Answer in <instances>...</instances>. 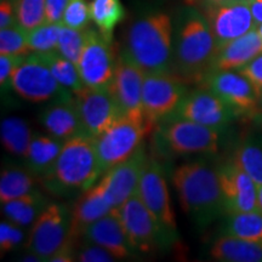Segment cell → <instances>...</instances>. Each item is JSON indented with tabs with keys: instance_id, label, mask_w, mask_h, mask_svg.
Wrapping results in <instances>:
<instances>
[{
	"instance_id": "4",
	"label": "cell",
	"mask_w": 262,
	"mask_h": 262,
	"mask_svg": "<svg viewBox=\"0 0 262 262\" xmlns=\"http://www.w3.org/2000/svg\"><path fill=\"white\" fill-rule=\"evenodd\" d=\"M102 173L96 140L81 134L66 141L50 172L42 180L49 191L67 194L91 188Z\"/></svg>"
},
{
	"instance_id": "18",
	"label": "cell",
	"mask_w": 262,
	"mask_h": 262,
	"mask_svg": "<svg viewBox=\"0 0 262 262\" xmlns=\"http://www.w3.org/2000/svg\"><path fill=\"white\" fill-rule=\"evenodd\" d=\"M147 159L148 155L145 145H142L129 159L124 160L103 173L100 181L106 189L113 209L119 208L127 199L136 194Z\"/></svg>"
},
{
	"instance_id": "25",
	"label": "cell",
	"mask_w": 262,
	"mask_h": 262,
	"mask_svg": "<svg viewBox=\"0 0 262 262\" xmlns=\"http://www.w3.org/2000/svg\"><path fill=\"white\" fill-rule=\"evenodd\" d=\"M210 256L224 262H262V242L222 234L212 243Z\"/></svg>"
},
{
	"instance_id": "3",
	"label": "cell",
	"mask_w": 262,
	"mask_h": 262,
	"mask_svg": "<svg viewBox=\"0 0 262 262\" xmlns=\"http://www.w3.org/2000/svg\"><path fill=\"white\" fill-rule=\"evenodd\" d=\"M182 210L204 228L226 214L217 169L205 162L185 163L172 173Z\"/></svg>"
},
{
	"instance_id": "14",
	"label": "cell",
	"mask_w": 262,
	"mask_h": 262,
	"mask_svg": "<svg viewBox=\"0 0 262 262\" xmlns=\"http://www.w3.org/2000/svg\"><path fill=\"white\" fill-rule=\"evenodd\" d=\"M203 14L214 35L217 49L256 27L249 0H233L202 6Z\"/></svg>"
},
{
	"instance_id": "24",
	"label": "cell",
	"mask_w": 262,
	"mask_h": 262,
	"mask_svg": "<svg viewBox=\"0 0 262 262\" xmlns=\"http://www.w3.org/2000/svg\"><path fill=\"white\" fill-rule=\"evenodd\" d=\"M64 142L52 135H33L24 157L26 169L34 176L44 178L57 160Z\"/></svg>"
},
{
	"instance_id": "23",
	"label": "cell",
	"mask_w": 262,
	"mask_h": 262,
	"mask_svg": "<svg viewBox=\"0 0 262 262\" xmlns=\"http://www.w3.org/2000/svg\"><path fill=\"white\" fill-rule=\"evenodd\" d=\"M260 54H262V37L255 27L219 49L214 61V71H239Z\"/></svg>"
},
{
	"instance_id": "29",
	"label": "cell",
	"mask_w": 262,
	"mask_h": 262,
	"mask_svg": "<svg viewBox=\"0 0 262 262\" xmlns=\"http://www.w3.org/2000/svg\"><path fill=\"white\" fill-rule=\"evenodd\" d=\"M0 136H2L3 146L9 153L17 157H25L32 141L33 134L31 127L24 119L10 117L2 122Z\"/></svg>"
},
{
	"instance_id": "12",
	"label": "cell",
	"mask_w": 262,
	"mask_h": 262,
	"mask_svg": "<svg viewBox=\"0 0 262 262\" xmlns=\"http://www.w3.org/2000/svg\"><path fill=\"white\" fill-rule=\"evenodd\" d=\"M83 133L96 140L123 116L107 88L84 86L73 94Z\"/></svg>"
},
{
	"instance_id": "5",
	"label": "cell",
	"mask_w": 262,
	"mask_h": 262,
	"mask_svg": "<svg viewBox=\"0 0 262 262\" xmlns=\"http://www.w3.org/2000/svg\"><path fill=\"white\" fill-rule=\"evenodd\" d=\"M156 125L145 112L123 114L110 129L96 139L98 158L103 173L129 159Z\"/></svg>"
},
{
	"instance_id": "49",
	"label": "cell",
	"mask_w": 262,
	"mask_h": 262,
	"mask_svg": "<svg viewBox=\"0 0 262 262\" xmlns=\"http://www.w3.org/2000/svg\"><path fill=\"white\" fill-rule=\"evenodd\" d=\"M260 107H262V96L260 97Z\"/></svg>"
},
{
	"instance_id": "35",
	"label": "cell",
	"mask_w": 262,
	"mask_h": 262,
	"mask_svg": "<svg viewBox=\"0 0 262 262\" xmlns=\"http://www.w3.org/2000/svg\"><path fill=\"white\" fill-rule=\"evenodd\" d=\"M85 41H86V28L73 29L62 25L57 51L62 56L77 64L85 47Z\"/></svg>"
},
{
	"instance_id": "40",
	"label": "cell",
	"mask_w": 262,
	"mask_h": 262,
	"mask_svg": "<svg viewBox=\"0 0 262 262\" xmlns=\"http://www.w3.org/2000/svg\"><path fill=\"white\" fill-rule=\"evenodd\" d=\"M239 72L250 81L255 93L260 98L262 96V54L257 55L254 60H251L242 70H239Z\"/></svg>"
},
{
	"instance_id": "27",
	"label": "cell",
	"mask_w": 262,
	"mask_h": 262,
	"mask_svg": "<svg viewBox=\"0 0 262 262\" xmlns=\"http://www.w3.org/2000/svg\"><path fill=\"white\" fill-rule=\"evenodd\" d=\"M222 234L245 239L251 242H262V212L260 210L228 214L222 226Z\"/></svg>"
},
{
	"instance_id": "2",
	"label": "cell",
	"mask_w": 262,
	"mask_h": 262,
	"mask_svg": "<svg viewBox=\"0 0 262 262\" xmlns=\"http://www.w3.org/2000/svg\"><path fill=\"white\" fill-rule=\"evenodd\" d=\"M173 24L164 11L140 16L127 29L122 54L145 73L172 72Z\"/></svg>"
},
{
	"instance_id": "46",
	"label": "cell",
	"mask_w": 262,
	"mask_h": 262,
	"mask_svg": "<svg viewBox=\"0 0 262 262\" xmlns=\"http://www.w3.org/2000/svg\"><path fill=\"white\" fill-rule=\"evenodd\" d=\"M191 2L198 3L202 6L204 5H215V4H222V3H228L233 2V0H191Z\"/></svg>"
},
{
	"instance_id": "13",
	"label": "cell",
	"mask_w": 262,
	"mask_h": 262,
	"mask_svg": "<svg viewBox=\"0 0 262 262\" xmlns=\"http://www.w3.org/2000/svg\"><path fill=\"white\" fill-rule=\"evenodd\" d=\"M217 95L237 117H255L260 98L253 85L241 72L212 71L201 84Z\"/></svg>"
},
{
	"instance_id": "39",
	"label": "cell",
	"mask_w": 262,
	"mask_h": 262,
	"mask_svg": "<svg viewBox=\"0 0 262 262\" xmlns=\"http://www.w3.org/2000/svg\"><path fill=\"white\" fill-rule=\"evenodd\" d=\"M77 260L83 262H111L116 260L110 251L96 243L85 239V244L77 253Z\"/></svg>"
},
{
	"instance_id": "36",
	"label": "cell",
	"mask_w": 262,
	"mask_h": 262,
	"mask_svg": "<svg viewBox=\"0 0 262 262\" xmlns=\"http://www.w3.org/2000/svg\"><path fill=\"white\" fill-rule=\"evenodd\" d=\"M28 32L18 24L0 29V54L27 56L31 52L27 40Z\"/></svg>"
},
{
	"instance_id": "32",
	"label": "cell",
	"mask_w": 262,
	"mask_h": 262,
	"mask_svg": "<svg viewBox=\"0 0 262 262\" xmlns=\"http://www.w3.org/2000/svg\"><path fill=\"white\" fill-rule=\"evenodd\" d=\"M232 160L253 179L257 186L262 185V141L248 139L235 148Z\"/></svg>"
},
{
	"instance_id": "33",
	"label": "cell",
	"mask_w": 262,
	"mask_h": 262,
	"mask_svg": "<svg viewBox=\"0 0 262 262\" xmlns=\"http://www.w3.org/2000/svg\"><path fill=\"white\" fill-rule=\"evenodd\" d=\"M17 24L29 32L47 22V0H15Z\"/></svg>"
},
{
	"instance_id": "20",
	"label": "cell",
	"mask_w": 262,
	"mask_h": 262,
	"mask_svg": "<svg viewBox=\"0 0 262 262\" xmlns=\"http://www.w3.org/2000/svg\"><path fill=\"white\" fill-rule=\"evenodd\" d=\"M84 237L110 251L116 260L130 257L136 253L117 209H113L110 214L90 225L85 231Z\"/></svg>"
},
{
	"instance_id": "44",
	"label": "cell",
	"mask_w": 262,
	"mask_h": 262,
	"mask_svg": "<svg viewBox=\"0 0 262 262\" xmlns=\"http://www.w3.org/2000/svg\"><path fill=\"white\" fill-rule=\"evenodd\" d=\"M73 238L68 239L58 250L52 255L51 258L49 261L52 262H72L77 260V254L74 253V244H73Z\"/></svg>"
},
{
	"instance_id": "6",
	"label": "cell",
	"mask_w": 262,
	"mask_h": 262,
	"mask_svg": "<svg viewBox=\"0 0 262 262\" xmlns=\"http://www.w3.org/2000/svg\"><path fill=\"white\" fill-rule=\"evenodd\" d=\"M156 140L163 152L171 156L215 155L220 147L219 130L181 118H166Z\"/></svg>"
},
{
	"instance_id": "47",
	"label": "cell",
	"mask_w": 262,
	"mask_h": 262,
	"mask_svg": "<svg viewBox=\"0 0 262 262\" xmlns=\"http://www.w3.org/2000/svg\"><path fill=\"white\" fill-rule=\"evenodd\" d=\"M257 208L262 212V185L257 186Z\"/></svg>"
},
{
	"instance_id": "16",
	"label": "cell",
	"mask_w": 262,
	"mask_h": 262,
	"mask_svg": "<svg viewBox=\"0 0 262 262\" xmlns=\"http://www.w3.org/2000/svg\"><path fill=\"white\" fill-rule=\"evenodd\" d=\"M117 211L136 251L150 253L163 241H168L155 217L137 194L117 208Z\"/></svg>"
},
{
	"instance_id": "37",
	"label": "cell",
	"mask_w": 262,
	"mask_h": 262,
	"mask_svg": "<svg viewBox=\"0 0 262 262\" xmlns=\"http://www.w3.org/2000/svg\"><path fill=\"white\" fill-rule=\"evenodd\" d=\"M90 19V5L86 0H70L62 17V25L73 29H85Z\"/></svg>"
},
{
	"instance_id": "7",
	"label": "cell",
	"mask_w": 262,
	"mask_h": 262,
	"mask_svg": "<svg viewBox=\"0 0 262 262\" xmlns=\"http://www.w3.org/2000/svg\"><path fill=\"white\" fill-rule=\"evenodd\" d=\"M72 210L61 203L50 202L33 222L26 248L42 261H49L70 239Z\"/></svg>"
},
{
	"instance_id": "28",
	"label": "cell",
	"mask_w": 262,
	"mask_h": 262,
	"mask_svg": "<svg viewBox=\"0 0 262 262\" xmlns=\"http://www.w3.org/2000/svg\"><path fill=\"white\" fill-rule=\"evenodd\" d=\"M40 54V52H39ZM41 57L47 62L50 68L52 75L56 78L58 84L68 93H77L78 90L83 89L85 86L83 80H81L79 70L77 64L66 58L64 56L56 51L42 52Z\"/></svg>"
},
{
	"instance_id": "15",
	"label": "cell",
	"mask_w": 262,
	"mask_h": 262,
	"mask_svg": "<svg viewBox=\"0 0 262 262\" xmlns=\"http://www.w3.org/2000/svg\"><path fill=\"white\" fill-rule=\"evenodd\" d=\"M168 118H181L221 131L237 116L217 95L203 88L186 94Z\"/></svg>"
},
{
	"instance_id": "21",
	"label": "cell",
	"mask_w": 262,
	"mask_h": 262,
	"mask_svg": "<svg viewBox=\"0 0 262 262\" xmlns=\"http://www.w3.org/2000/svg\"><path fill=\"white\" fill-rule=\"evenodd\" d=\"M113 210L102 182L98 181L86 189L75 202L72 209V225L70 238L75 239L84 235L86 228Z\"/></svg>"
},
{
	"instance_id": "8",
	"label": "cell",
	"mask_w": 262,
	"mask_h": 262,
	"mask_svg": "<svg viewBox=\"0 0 262 262\" xmlns=\"http://www.w3.org/2000/svg\"><path fill=\"white\" fill-rule=\"evenodd\" d=\"M136 194L155 217L169 242L178 233V226L164 170L153 157L148 156Z\"/></svg>"
},
{
	"instance_id": "38",
	"label": "cell",
	"mask_w": 262,
	"mask_h": 262,
	"mask_svg": "<svg viewBox=\"0 0 262 262\" xmlns=\"http://www.w3.org/2000/svg\"><path fill=\"white\" fill-rule=\"evenodd\" d=\"M25 233L21 226L12 224L11 221L5 220L0 224V248L2 253L14 250L16 247L24 242Z\"/></svg>"
},
{
	"instance_id": "11",
	"label": "cell",
	"mask_w": 262,
	"mask_h": 262,
	"mask_svg": "<svg viewBox=\"0 0 262 262\" xmlns=\"http://www.w3.org/2000/svg\"><path fill=\"white\" fill-rule=\"evenodd\" d=\"M186 94V83L172 72L146 73L142 110L149 122L158 125L160 120L172 114Z\"/></svg>"
},
{
	"instance_id": "45",
	"label": "cell",
	"mask_w": 262,
	"mask_h": 262,
	"mask_svg": "<svg viewBox=\"0 0 262 262\" xmlns=\"http://www.w3.org/2000/svg\"><path fill=\"white\" fill-rule=\"evenodd\" d=\"M251 14H253L256 27L262 24V0H249Z\"/></svg>"
},
{
	"instance_id": "9",
	"label": "cell",
	"mask_w": 262,
	"mask_h": 262,
	"mask_svg": "<svg viewBox=\"0 0 262 262\" xmlns=\"http://www.w3.org/2000/svg\"><path fill=\"white\" fill-rule=\"evenodd\" d=\"M112 39L104 37L97 28H86V41L77 67L85 86L108 88L117 67Z\"/></svg>"
},
{
	"instance_id": "1",
	"label": "cell",
	"mask_w": 262,
	"mask_h": 262,
	"mask_svg": "<svg viewBox=\"0 0 262 262\" xmlns=\"http://www.w3.org/2000/svg\"><path fill=\"white\" fill-rule=\"evenodd\" d=\"M217 50L204 14L191 5L180 9L173 22L172 73L186 84H202L214 71Z\"/></svg>"
},
{
	"instance_id": "43",
	"label": "cell",
	"mask_w": 262,
	"mask_h": 262,
	"mask_svg": "<svg viewBox=\"0 0 262 262\" xmlns=\"http://www.w3.org/2000/svg\"><path fill=\"white\" fill-rule=\"evenodd\" d=\"M70 0H47V22L62 24L64 10Z\"/></svg>"
},
{
	"instance_id": "22",
	"label": "cell",
	"mask_w": 262,
	"mask_h": 262,
	"mask_svg": "<svg viewBox=\"0 0 262 262\" xmlns=\"http://www.w3.org/2000/svg\"><path fill=\"white\" fill-rule=\"evenodd\" d=\"M40 122L50 135L64 141L84 134L73 95L70 96L67 93L60 101L45 108Z\"/></svg>"
},
{
	"instance_id": "17",
	"label": "cell",
	"mask_w": 262,
	"mask_h": 262,
	"mask_svg": "<svg viewBox=\"0 0 262 262\" xmlns=\"http://www.w3.org/2000/svg\"><path fill=\"white\" fill-rule=\"evenodd\" d=\"M217 171L226 214L258 210L257 185L241 166L231 159Z\"/></svg>"
},
{
	"instance_id": "34",
	"label": "cell",
	"mask_w": 262,
	"mask_h": 262,
	"mask_svg": "<svg viewBox=\"0 0 262 262\" xmlns=\"http://www.w3.org/2000/svg\"><path fill=\"white\" fill-rule=\"evenodd\" d=\"M62 24L45 22L44 25L28 32L27 40L29 50L33 52H50L56 51L58 48Z\"/></svg>"
},
{
	"instance_id": "42",
	"label": "cell",
	"mask_w": 262,
	"mask_h": 262,
	"mask_svg": "<svg viewBox=\"0 0 262 262\" xmlns=\"http://www.w3.org/2000/svg\"><path fill=\"white\" fill-rule=\"evenodd\" d=\"M17 25L14 0H2L0 4V29Z\"/></svg>"
},
{
	"instance_id": "30",
	"label": "cell",
	"mask_w": 262,
	"mask_h": 262,
	"mask_svg": "<svg viewBox=\"0 0 262 262\" xmlns=\"http://www.w3.org/2000/svg\"><path fill=\"white\" fill-rule=\"evenodd\" d=\"M91 19L104 37L112 39L114 28L125 17L120 0H91Z\"/></svg>"
},
{
	"instance_id": "31",
	"label": "cell",
	"mask_w": 262,
	"mask_h": 262,
	"mask_svg": "<svg viewBox=\"0 0 262 262\" xmlns=\"http://www.w3.org/2000/svg\"><path fill=\"white\" fill-rule=\"evenodd\" d=\"M35 191L34 175L27 169L6 168L0 178V202L6 203L12 199Z\"/></svg>"
},
{
	"instance_id": "19",
	"label": "cell",
	"mask_w": 262,
	"mask_h": 262,
	"mask_svg": "<svg viewBox=\"0 0 262 262\" xmlns=\"http://www.w3.org/2000/svg\"><path fill=\"white\" fill-rule=\"evenodd\" d=\"M146 73L123 54L118 56L113 79L107 89L123 114L143 112L142 90Z\"/></svg>"
},
{
	"instance_id": "26",
	"label": "cell",
	"mask_w": 262,
	"mask_h": 262,
	"mask_svg": "<svg viewBox=\"0 0 262 262\" xmlns=\"http://www.w3.org/2000/svg\"><path fill=\"white\" fill-rule=\"evenodd\" d=\"M49 203L50 202L45 198V195L35 189L19 198L2 203L3 214L5 215L6 220L11 221L12 224L27 227L37 220L39 214L44 210Z\"/></svg>"
},
{
	"instance_id": "10",
	"label": "cell",
	"mask_w": 262,
	"mask_h": 262,
	"mask_svg": "<svg viewBox=\"0 0 262 262\" xmlns=\"http://www.w3.org/2000/svg\"><path fill=\"white\" fill-rule=\"evenodd\" d=\"M11 88L29 102L40 103L68 93L58 84L56 78L39 52L28 54L16 68Z\"/></svg>"
},
{
	"instance_id": "48",
	"label": "cell",
	"mask_w": 262,
	"mask_h": 262,
	"mask_svg": "<svg viewBox=\"0 0 262 262\" xmlns=\"http://www.w3.org/2000/svg\"><path fill=\"white\" fill-rule=\"evenodd\" d=\"M256 28H257V31H258V33H260V35H261V37H262V24H261V25H258Z\"/></svg>"
},
{
	"instance_id": "41",
	"label": "cell",
	"mask_w": 262,
	"mask_h": 262,
	"mask_svg": "<svg viewBox=\"0 0 262 262\" xmlns=\"http://www.w3.org/2000/svg\"><path fill=\"white\" fill-rule=\"evenodd\" d=\"M25 57L15 55H0V84L3 89L11 86L12 75Z\"/></svg>"
}]
</instances>
